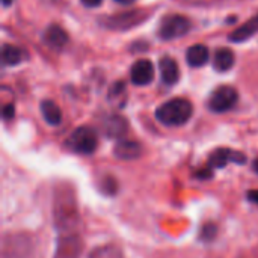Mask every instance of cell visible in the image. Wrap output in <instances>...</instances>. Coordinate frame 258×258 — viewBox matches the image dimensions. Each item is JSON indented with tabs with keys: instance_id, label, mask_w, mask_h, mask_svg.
<instances>
[{
	"instance_id": "4316f807",
	"label": "cell",
	"mask_w": 258,
	"mask_h": 258,
	"mask_svg": "<svg viewBox=\"0 0 258 258\" xmlns=\"http://www.w3.org/2000/svg\"><path fill=\"white\" fill-rule=\"evenodd\" d=\"M252 169H254V171L258 174V157L254 160V163H252Z\"/></svg>"
},
{
	"instance_id": "44dd1931",
	"label": "cell",
	"mask_w": 258,
	"mask_h": 258,
	"mask_svg": "<svg viewBox=\"0 0 258 258\" xmlns=\"http://www.w3.org/2000/svg\"><path fill=\"white\" fill-rule=\"evenodd\" d=\"M100 187H101V190H103L106 195H113V194L116 192V189H118V183H116V180H115L112 175H107V177L100 183Z\"/></svg>"
},
{
	"instance_id": "ac0fdd59",
	"label": "cell",
	"mask_w": 258,
	"mask_h": 258,
	"mask_svg": "<svg viewBox=\"0 0 258 258\" xmlns=\"http://www.w3.org/2000/svg\"><path fill=\"white\" fill-rule=\"evenodd\" d=\"M2 59L5 65H18L23 60V51L11 44H5L2 48Z\"/></svg>"
},
{
	"instance_id": "52a82bcc",
	"label": "cell",
	"mask_w": 258,
	"mask_h": 258,
	"mask_svg": "<svg viewBox=\"0 0 258 258\" xmlns=\"http://www.w3.org/2000/svg\"><path fill=\"white\" fill-rule=\"evenodd\" d=\"M228 163H237L243 165L246 163V156L240 151L231 150V148H218L209 156V166L212 169H221L227 166Z\"/></svg>"
},
{
	"instance_id": "ffe728a7",
	"label": "cell",
	"mask_w": 258,
	"mask_h": 258,
	"mask_svg": "<svg viewBox=\"0 0 258 258\" xmlns=\"http://www.w3.org/2000/svg\"><path fill=\"white\" fill-rule=\"evenodd\" d=\"M124 100L125 98V83L121 80V82H115V85L110 88V91H109V100L112 101V103H118V104H121L119 103V100Z\"/></svg>"
},
{
	"instance_id": "cb8c5ba5",
	"label": "cell",
	"mask_w": 258,
	"mask_h": 258,
	"mask_svg": "<svg viewBox=\"0 0 258 258\" xmlns=\"http://www.w3.org/2000/svg\"><path fill=\"white\" fill-rule=\"evenodd\" d=\"M246 198H248V201H251V203H254V204H257L258 206V189L249 190V192L246 194Z\"/></svg>"
},
{
	"instance_id": "7a4b0ae2",
	"label": "cell",
	"mask_w": 258,
	"mask_h": 258,
	"mask_svg": "<svg viewBox=\"0 0 258 258\" xmlns=\"http://www.w3.org/2000/svg\"><path fill=\"white\" fill-rule=\"evenodd\" d=\"M194 113V106L186 98H172L163 103L156 110V118L159 122L168 127H178L186 124Z\"/></svg>"
},
{
	"instance_id": "6da1fadb",
	"label": "cell",
	"mask_w": 258,
	"mask_h": 258,
	"mask_svg": "<svg viewBox=\"0 0 258 258\" xmlns=\"http://www.w3.org/2000/svg\"><path fill=\"white\" fill-rule=\"evenodd\" d=\"M79 212L76 198L71 192V189L67 187H57L54 195V224L59 231L62 233H79Z\"/></svg>"
},
{
	"instance_id": "7402d4cb",
	"label": "cell",
	"mask_w": 258,
	"mask_h": 258,
	"mask_svg": "<svg viewBox=\"0 0 258 258\" xmlns=\"http://www.w3.org/2000/svg\"><path fill=\"white\" fill-rule=\"evenodd\" d=\"M216 233H218L216 225H213V224H207V225L203 228V231H201V239H203V240H206V242H210V240H213V239L216 237Z\"/></svg>"
},
{
	"instance_id": "5b68a950",
	"label": "cell",
	"mask_w": 258,
	"mask_h": 258,
	"mask_svg": "<svg viewBox=\"0 0 258 258\" xmlns=\"http://www.w3.org/2000/svg\"><path fill=\"white\" fill-rule=\"evenodd\" d=\"M239 100V94L233 86H219L209 98V109L215 113H224L231 110Z\"/></svg>"
},
{
	"instance_id": "30bf717a",
	"label": "cell",
	"mask_w": 258,
	"mask_h": 258,
	"mask_svg": "<svg viewBox=\"0 0 258 258\" xmlns=\"http://www.w3.org/2000/svg\"><path fill=\"white\" fill-rule=\"evenodd\" d=\"M104 133L107 138L112 139H121L125 136L127 130H128V122L124 116L121 115H110L106 121H104Z\"/></svg>"
},
{
	"instance_id": "8fae6325",
	"label": "cell",
	"mask_w": 258,
	"mask_h": 258,
	"mask_svg": "<svg viewBox=\"0 0 258 258\" xmlns=\"http://www.w3.org/2000/svg\"><path fill=\"white\" fill-rule=\"evenodd\" d=\"M115 156L121 160H136L142 154V147L136 141H125L121 139L113 150Z\"/></svg>"
},
{
	"instance_id": "3957f363",
	"label": "cell",
	"mask_w": 258,
	"mask_h": 258,
	"mask_svg": "<svg viewBox=\"0 0 258 258\" xmlns=\"http://www.w3.org/2000/svg\"><path fill=\"white\" fill-rule=\"evenodd\" d=\"M67 145L70 147L71 151L77 154H92L95 153L98 147V138H97V133L91 127L83 125V127L76 128L70 135Z\"/></svg>"
},
{
	"instance_id": "d6986e66",
	"label": "cell",
	"mask_w": 258,
	"mask_h": 258,
	"mask_svg": "<svg viewBox=\"0 0 258 258\" xmlns=\"http://www.w3.org/2000/svg\"><path fill=\"white\" fill-rule=\"evenodd\" d=\"M89 258H124L122 255V251L115 246V245H104V246H100L97 249H94Z\"/></svg>"
},
{
	"instance_id": "4fadbf2b",
	"label": "cell",
	"mask_w": 258,
	"mask_h": 258,
	"mask_svg": "<svg viewBox=\"0 0 258 258\" xmlns=\"http://www.w3.org/2000/svg\"><path fill=\"white\" fill-rule=\"evenodd\" d=\"M159 70H160V76L165 85H175L180 79V70H178V63L172 59V57H162L159 62Z\"/></svg>"
},
{
	"instance_id": "2e32d148",
	"label": "cell",
	"mask_w": 258,
	"mask_h": 258,
	"mask_svg": "<svg viewBox=\"0 0 258 258\" xmlns=\"http://www.w3.org/2000/svg\"><path fill=\"white\" fill-rule=\"evenodd\" d=\"M186 59L190 67H203L209 60V48L203 44H195L187 50Z\"/></svg>"
},
{
	"instance_id": "ba28073f",
	"label": "cell",
	"mask_w": 258,
	"mask_h": 258,
	"mask_svg": "<svg viewBox=\"0 0 258 258\" xmlns=\"http://www.w3.org/2000/svg\"><path fill=\"white\" fill-rule=\"evenodd\" d=\"M144 18H145V12H142V9H139L135 12L118 14L113 17H104V18H101V24L109 27V29L124 30V29H128V27L139 24V21H142Z\"/></svg>"
},
{
	"instance_id": "7c38bea8",
	"label": "cell",
	"mask_w": 258,
	"mask_h": 258,
	"mask_svg": "<svg viewBox=\"0 0 258 258\" xmlns=\"http://www.w3.org/2000/svg\"><path fill=\"white\" fill-rule=\"evenodd\" d=\"M42 39H44V42H45L48 47L59 50V48H62V47L67 45V42H68V35H67V32H65L60 26L51 24V26H48V27L45 29V32H44V35H42Z\"/></svg>"
},
{
	"instance_id": "d4e9b609",
	"label": "cell",
	"mask_w": 258,
	"mask_h": 258,
	"mask_svg": "<svg viewBox=\"0 0 258 258\" xmlns=\"http://www.w3.org/2000/svg\"><path fill=\"white\" fill-rule=\"evenodd\" d=\"M86 8H97V6H100L101 5V2L103 0H80Z\"/></svg>"
},
{
	"instance_id": "83f0119b",
	"label": "cell",
	"mask_w": 258,
	"mask_h": 258,
	"mask_svg": "<svg viewBox=\"0 0 258 258\" xmlns=\"http://www.w3.org/2000/svg\"><path fill=\"white\" fill-rule=\"evenodd\" d=\"M12 2L14 0H2V3H3V6L6 8V6H9V5H12Z\"/></svg>"
},
{
	"instance_id": "9c48e42d",
	"label": "cell",
	"mask_w": 258,
	"mask_h": 258,
	"mask_svg": "<svg viewBox=\"0 0 258 258\" xmlns=\"http://www.w3.org/2000/svg\"><path fill=\"white\" fill-rule=\"evenodd\" d=\"M130 77L136 86L150 85L154 79V65L148 59H139L136 63H133L130 70Z\"/></svg>"
},
{
	"instance_id": "603a6c76",
	"label": "cell",
	"mask_w": 258,
	"mask_h": 258,
	"mask_svg": "<svg viewBox=\"0 0 258 258\" xmlns=\"http://www.w3.org/2000/svg\"><path fill=\"white\" fill-rule=\"evenodd\" d=\"M14 115H15V107H14V104H6V106L3 107V118H5V119H12Z\"/></svg>"
},
{
	"instance_id": "484cf974",
	"label": "cell",
	"mask_w": 258,
	"mask_h": 258,
	"mask_svg": "<svg viewBox=\"0 0 258 258\" xmlns=\"http://www.w3.org/2000/svg\"><path fill=\"white\" fill-rule=\"evenodd\" d=\"M113 2H116V3H121V5H132L135 0H113Z\"/></svg>"
},
{
	"instance_id": "9a60e30c",
	"label": "cell",
	"mask_w": 258,
	"mask_h": 258,
	"mask_svg": "<svg viewBox=\"0 0 258 258\" xmlns=\"http://www.w3.org/2000/svg\"><path fill=\"white\" fill-rule=\"evenodd\" d=\"M41 113H42V116L48 125L56 127L62 122V110L51 100H44L41 103Z\"/></svg>"
},
{
	"instance_id": "5bb4252c",
	"label": "cell",
	"mask_w": 258,
	"mask_h": 258,
	"mask_svg": "<svg viewBox=\"0 0 258 258\" xmlns=\"http://www.w3.org/2000/svg\"><path fill=\"white\" fill-rule=\"evenodd\" d=\"M255 32H258V15H255L254 18H251L248 23H245L239 29H236L234 32H231L228 39L231 42H243V41L249 39Z\"/></svg>"
},
{
	"instance_id": "e0dca14e",
	"label": "cell",
	"mask_w": 258,
	"mask_h": 258,
	"mask_svg": "<svg viewBox=\"0 0 258 258\" xmlns=\"http://www.w3.org/2000/svg\"><path fill=\"white\" fill-rule=\"evenodd\" d=\"M234 65V53L230 48H219L213 57V68L219 73L231 70Z\"/></svg>"
},
{
	"instance_id": "277c9868",
	"label": "cell",
	"mask_w": 258,
	"mask_h": 258,
	"mask_svg": "<svg viewBox=\"0 0 258 258\" xmlns=\"http://www.w3.org/2000/svg\"><path fill=\"white\" fill-rule=\"evenodd\" d=\"M190 30V21L178 14L166 15L159 26V36L165 41L177 39L184 36Z\"/></svg>"
},
{
	"instance_id": "8992f818",
	"label": "cell",
	"mask_w": 258,
	"mask_h": 258,
	"mask_svg": "<svg viewBox=\"0 0 258 258\" xmlns=\"http://www.w3.org/2000/svg\"><path fill=\"white\" fill-rule=\"evenodd\" d=\"M82 245L79 233H62L57 236L54 258H80Z\"/></svg>"
}]
</instances>
